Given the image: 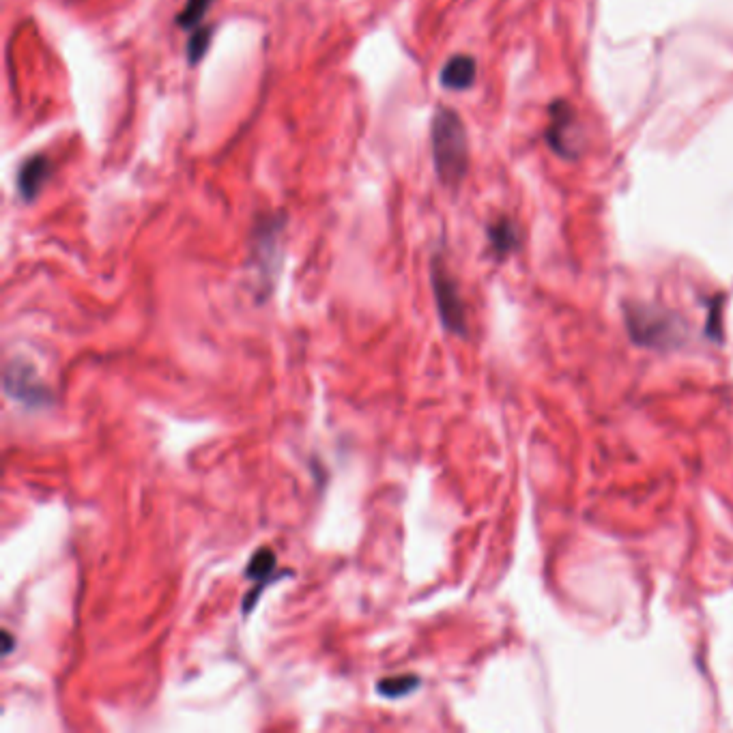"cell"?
<instances>
[{"instance_id":"3","label":"cell","mask_w":733,"mask_h":733,"mask_svg":"<svg viewBox=\"0 0 733 733\" xmlns=\"http://www.w3.org/2000/svg\"><path fill=\"white\" fill-rule=\"evenodd\" d=\"M430 282H433V293L437 301V310L441 316L443 327L456 336H467V314L463 297L458 293L456 280L445 269L441 258H435L433 269H430Z\"/></svg>"},{"instance_id":"14","label":"cell","mask_w":733,"mask_h":733,"mask_svg":"<svg viewBox=\"0 0 733 733\" xmlns=\"http://www.w3.org/2000/svg\"><path fill=\"white\" fill-rule=\"evenodd\" d=\"M714 327H716L718 336H721V301H716V304L710 310V316H708V334L712 338H714Z\"/></svg>"},{"instance_id":"8","label":"cell","mask_w":733,"mask_h":733,"mask_svg":"<svg viewBox=\"0 0 733 733\" xmlns=\"http://www.w3.org/2000/svg\"><path fill=\"white\" fill-rule=\"evenodd\" d=\"M276 564H278V557H276V553H273L271 549H267V546H265V549H258L252 555L250 564L246 568V577L250 581H254L256 587L248 594V598L243 600V613H246V615L252 613V609L256 605V600L261 598L263 589L267 585H271L273 581H276Z\"/></svg>"},{"instance_id":"7","label":"cell","mask_w":733,"mask_h":733,"mask_svg":"<svg viewBox=\"0 0 733 733\" xmlns=\"http://www.w3.org/2000/svg\"><path fill=\"white\" fill-rule=\"evenodd\" d=\"M52 162L48 155H31L22 162L18 170V194L24 203H33V200L46 188V183L52 177Z\"/></svg>"},{"instance_id":"13","label":"cell","mask_w":733,"mask_h":733,"mask_svg":"<svg viewBox=\"0 0 733 733\" xmlns=\"http://www.w3.org/2000/svg\"><path fill=\"white\" fill-rule=\"evenodd\" d=\"M213 39V28L211 26H198L192 31V37L188 41V61L192 65H198L200 61L205 59V54L211 46Z\"/></svg>"},{"instance_id":"11","label":"cell","mask_w":733,"mask_h":733,"mask_svg":"<svg viewBox=\"0 0 733 733\" xmlns=\"http://www.w3.org/2000/svg\"><path fill=\"white\" fill-rule=\"evenodd\" d=\"M418 686H420L418 675L405 673V675H394V678L379 680L377 693L385 699H402V697H407L409 693H413Z\"/></svg>"},{"instance_id":"12","label":"cell","mask_w":733,"mask_h":733,"mask_svg":"<svg viewBox=\"0 0 733 733\" xmlns=\"http://www.w3.org/2000/svg\"><path fill=\"white\" fill-rule=\"evenodd\" d=\"M211 5L213 0H188L185 7L179 11L177 26L183 28V31H194V28H198L200 22L205 20Z\"/></svg>"},{"instance_id":"1","label":"cell","mask_w":733,"mask_h":733,"mask_svg":"<svg viewBox=\"0 0 733 733\" xmlns=\"http://www.w3.org/2000/svg\"><path fill=\"white\" fill-rule=\"evenodd\" d=\"M430 145L437 177L445 188H458L469 172V142L461 117L450 108H439L430 125Z\"/></svg>"},{"instance_id":"6","label":"cell","mask_w":733,"mask_h":733,"mask_svg":"<svg viewBox=\"0 0 733 733\" xmlns=\"http://www.w3.org/2000/svg\"><path fill=\"white\" fill-rule=\"evenodd\" d=\"M549 145L559 155H577V117L566 102H555L551 108V127L546 132Z\"/></svg>"},{"instance_id":"5","label":"cell","mask_w":733,"mask_h":733,"mask_svg":"<svg viewBox=\"0 0 733 733\" xmlns=\"http://www.w3.org/2000/svg\"><path fill=\"white\" fill-rule=\"evenodd\" d=\"M282 228H284V218L278 213L265 215V218H261L256 224L254 258H256L258 271L265 273V276H271L273 269H276Z\"/></svg>"},{"instance_id":"15","label":"cell","mask_w":733,"mask_h":733,"mask_svg":"<svg viewBox=\"0 0 733 733\" xmlns=\"http://www.w3.org/2000/svg\"><path fill=\"white\" fill-rule=\"evenodd\" d=\"M3 639H5V654H9L13 650V639H11V635L7 630L3 632Z\"/></svg>"},{"instance_id":"10","label":"cell","mask_w":733,"mask_h":733,"mask_svg":"<svg viewBox=\"0 0 733 733\" xmlns=\"http://www.w3.org/2000/svg\"><path fill=\"white\" fill-rule=\"evenodd\" d=\"M488 241L497 256H506L521 246V231L514 222L501 218L488 226Z\"/></svg>"},{"instance_id":"2","label":"cell","mask_w":733,"mask_h":733,"mask_svg":"<svg viewBox=\"0 0 733 733\" xmlns=\"http://www.w3.org/2000/svg\"><path fill=\"white\" fill-rule=\"evenodd\" d=\"M628 332L637 344L650 349H669L680 344L684 325L678 316L654 306H630L626 312Z\"/></svg>"},{"instance_id":"4","label":"cell","mask_w":733,"mask_h":733,"mask_svg":"<svg viewBox=\"0 0 733 733\" xmlns=\"http://www.w3.org/2000/svg\"><path fill=\"white\" fill-rule=\"evenodd\" d=\"M5 392L26 407H41L50 402L48 387L39 381L33 366H28L22 359H16L7 366Z\"/></svg>"},{"instance_id":"9","label":"cell","mask_w":733,"mask_h":733,"mask_svg":"<svg viewBox=\"0 0 733 733\" xmlns=\"http://www.w3.org/2000/svg\"><path fill=\"white\" fill-rule=\"evenodd\" d=\"M478 65L467 54L452 56L441 69V84L450 91H467L476 82Z\"/></svg>"}]
</instances>
